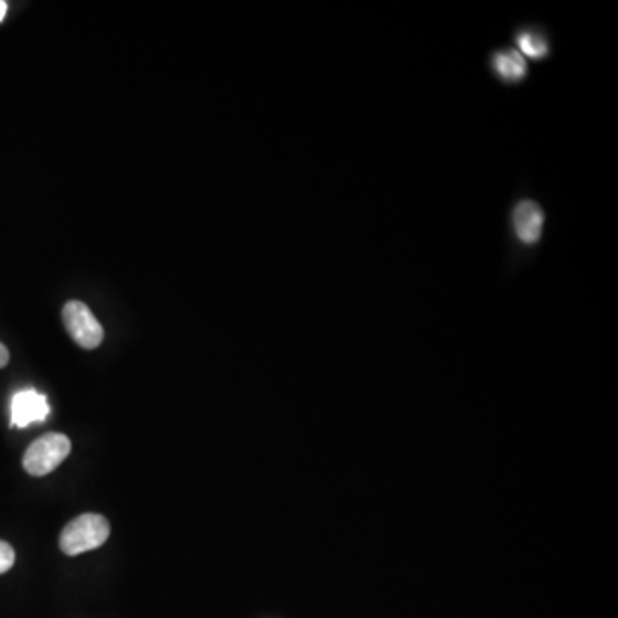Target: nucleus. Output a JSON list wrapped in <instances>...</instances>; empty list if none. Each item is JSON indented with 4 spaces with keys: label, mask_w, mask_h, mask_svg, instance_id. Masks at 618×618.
<instances>
[{
    "label": "nucleus",
    "mask_w": 618,
    "mask_h": 618,
    "mask_svg": "<svg viewBox=\"0 0 618 618\" xmlns=\"http://www.w3.org/2000/svg\"><path fill=\"white\" fill-rule=\"evenodd\" d=\"M110 534V525L104 515L83 514L73 519L61 534L62 552L70 556L82 555L89 550L100 548Z\"/></svg>",
    "instance_id": "nucleus-1"
},
{
    "label": "nucleus",
    "mask_w": 618,
    "mask_h": 618,
    "mask_svg": "<svg viewBox=\"0 0 618 618\" xmlns=\"http://www.w3.org/2000/svg\"><path fill=\"white\" fill-rule=\"evenodd\" d=\"M71 452V440L62 433H46L26 448L23 468L28 475L46 476L61 466Z\"/></svg>",
    "instance_id": "nucleus-2"
},
{
    "label": "nucleus",
    "mask_w": 618,
    "mask_h": 618,
    "mask_svg": "<svg viewBox=\"0 0 618 618\" xmlns=\"http://www.w3.org/2000/svg\"><path fill=\"white\" fill-rule=\"evenodd\" d=\"M62 320L66 324L71 339L83 349L92 351L104 342V329H102L100 321L89 311L85 302H66L62 309Z\"/></svg>",
    "instance_id": "nucleus-3"
},
{
    "label": "nucleus",
    "mask_w": 618,
    "mask_h": 618,
    "mask_svg": "<svg viewBox=\"0 0 618 618\" xmlns=\"http://www.w3.org/2000/svg\"><path fill=\"white\" fill-rule=\"evenodd\" d=\"M512 231L519 243L534 246L545 231V212L534 200H521L512 210Z\"/></svg>",
    "instance_id": "nucleus-4"
},
{
    "label": "nucleus",
    "mask_w": 618,
    "mask_h": 618,
    "mask_svg": "<svg viewBox=\"0 0 618 618\" xmlns=\"http://www.w3.org/2000/svg\"><path fill=\"white\" fill-rule=\"evenodd\" d=\"M49 413H51V407H49L45 395L33 388L18 392L12 397L11 425L15 428H26L31 423L43 422Z\"/></svg>",
    "instance_id": "nucleus-5"
},
{
    "label": "nucleus",
    "mask_w": 618,
    "mask_h": 618,
    "mask_svg": "<svg viewBox=\"0 0 618 618\" xmlns=\"http://www.w3.org/2000/svg\"><path fill=\"white\" fill-rule=\"evenodd\" d=\"M491 70L507 85L524 82L528 77V62L515 49H502L494 52L490 61Z\"/></svg>",
    "instance_id": "nucleus-6"
},
{
    "label": "nucleus",
    "mask_w": 618,
    "mask_h": 618,
    "mask_svg": "<svg viewBox=\"0 0 618 618\" xmlns=\"http://www.w3.org/2000/svg\"><path fill=\"white\" fill-rule=\"evenodd\" d=\"M515 45L518 49L515 51L522 55V57H530L533 61H543V58L548 57L550 42L541 31L533 30V28H525V30L518 31L515 35Z\"/></svg>",
    "instance_id": "nucleus-7"
},
{
    "label": "nucleus",
    "mask_w": 618,
    "mask_h": 618,
    "mask_svg": "<svg viewBox=\"0 0 618 618\" xmlns=\"http://www.w3.org/2000/svg\"><path fill=\"white\" fill-rule=\"evenodd\" d=\"M14 548L6 541H0V574H6L14 565Z\"/></svg>",
    "instance_id": "nucleus-8"
},
{
    "label": "nucleus",
    "mask_w": 618,
    "mask_h": 618,
    "mask_svg": "<svg viewBox=\"0 0 618 618\" xmlns=\"http://www.w3.org/2000/svg\"><path fill=\"white\" fill-rule=\"evenodd\" d=\"M9 363V351L2 342H0V367H4Z\"/></svg>",
    "instance_id": "nucleus-9"
},
{
    "label": "nucleus",
    "mask_w": 618,
    "mask_h": 618,
    "mask_svg": "<svg viewBox=\"0 0 618 618\" xmlns=\"http://www.w3.org/2000/svg\"><path fill=\"white\" fill-rule=\"evenodd\" d=\"M6 14H8V2L0 0V23L4 21Z\"/></svg>",
    "instance_id": "nucleus-10"
}]
</instances>
